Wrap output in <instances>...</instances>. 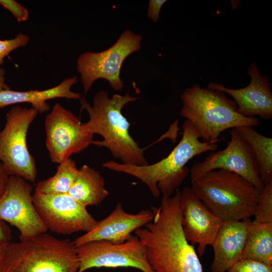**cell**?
Wrapping results in <instances>:
<instances>
[{"instance_id":"1","label":"cell","mask_w":272,"mask_h":272,"mask_svg":"<svg viewBox=\"0 0 272 272\" xmlns=\"http://www.w3.org/2000/svg\"><path fill=\"white\" fill-rule=\"evenodd\" d=\"M180 190L163 196L158 207H153L151 222L134 233L144 243L147 260L154 272H203L197 253L186 239L181 226Z\"/></svg>"},{"instance_id":"2","label":"cell","mask_w":272,"mask_h":272,"mask_svg":"<svg viewBox=\"0 0 272 272\" xmlns=\"http://www.w3.org/2000/svg\"><path fill=\"white\" fill-rule=\"evenodd\" d=\"M181 139L170 154L160 161L145 165L119 163L108 161L103 166L111 171L124 173L140 179L155 197L173 196L189 174L186 166L192 158L207 151H216L217 143L201 142L195 126L185 120Z\"/></svg>"},{"instance_id":"3","label":"cell","mask_w":272,"mask_h":272,"mask_svg":"<svg viewBox=\"0 0 272 272\" xmlns=\"http://www.w3.org/2000/svg\"><path fill=\"white\" fill-rule=\"evenodd\" d=\"M137 99L129 93L110 98L106 91L101 90L95 95L92 105L84 98L80 101L82 109L89 115V120L84 123L86 128L93 135L103 138L102 141H93L92 144L107 148L121 163L145 165L148 163L145 149L129 134L130 123L121 112L126 104Z\"/></svg>"},{"instance_id":"4","label":"cell","mask_w":272,"mask_h":272,"mask_svg":"<svg viewBox=\"0 0 272 272\" xmlns=\"http://www.w3.org/2000/svg\"><path fill=\"white\" fill-rule=\"evenodd\" d=\"M181 115L197 130L203 142L218 143L224 130L242 126H255L256 117H246L237 111V105L222 91L201 88L194 84L180 96Z\"/></svg>"},{"instance_id":"5","label":"cell","mask_w":272,"mask_h":272,"mask_svg":"<svg viewBox=\"0 0 272 272\" xmlns=\"http://www.w3.org/2000/svg\"><path fill=\"white\" fill-rule=\"evenodd\" d=\"M190 188L223 222L253 216L261 192L243 177L223 169L207 172L191 182Z\"/></svg>"},{"instance_id":"6","label":"cell","mask_w":272,"mask_h":272,"mask_svg":"<svg viewBox=\"0 0 272 272\" xmlns=\"http://www.w3.org/2000/svg\"><path fill=\"white\" fill-rule=\"evenodd\" d=\"M77 248L45 233L8 244L2 272H78Z\"/></svg>"},{"instance_id":"7","label":"cell","mask_w":272,"mask_h":272,"mask_svg":"<svg viewBox=\"0 0 272 272\" xmlns=\"http://www.w3.org/2000/svg\"><path fill=\"white\" fill-rule=\"evenodd\" d=\"M38 113L33 107L14 106L7 113L5 126L0 131V162L10 176L32 183L37 172L35 158L28 149L27 134Z\"/></svg>"},{"instance_id":"8","label":"cell","mask_w":272,"mask_h":272,"mask_svg":"<svg viewBox=\"0 0 272 272\" xmlns=\"http://www.w3.org/2000/svg\"><path fill=\"white\" fill-rule=\"evenodd\" d=\"M142 38L129 30L120 35L108 49L98 52L86 51L77 61L84 92L86 94L97 80L104 79L116 91L121 90L124 84L120 77L122 64L131 54L141 47Z\"/></svg>"},{"instance_id":"9","label":"cell","mask_w":272,"mask_h":272,"mask_svg":"<svg viewBox=\"0 0 272 272\" xmlns=\"http://www.w3.org/2000/svg\"><path fill=\"white\" fill-rule=\"evenodd\" d=\"M45 145L51 161L60 164L92 144L93 134L71 111L56 103L45 119Z\"/></svg>"},{"instance_id":"10","label":"cell","mask_w":272,"mask_h":272,"mask_svg":"<svg viewBox=\"0 0 272 272\" xmlns=\"http://www.w3.org/2000/svg\"><path fill=\"white\" fill-rule=\"evenodd\" d=\"M78 272L92 268L133 267L143 272H154L150 265L144 243L135 235L121 244L95 241L77 247Z\"/></svg>"},{"instance_id":"11","label":"cell","mask_w":272,"mask_h":272,"mask_svg":"<svg viewBox=\"0 0 272 272\" xmlns=\"http://www.w3.org/2000/svg\"><path fill=\"white\" fill-rule=\"evenodd\" d=\"M35 209L47 230L62 235L92 230L97 224L87 207L68 193L32 195Z\"/></svg>"},{"instance_id":"12","label":"cell","mask_w":272,"mask_h":272,"mask_svg":"<svg viewBox=\"0 0 272 272\" xmlns=\"http://www.w3.org/2000/svg\"><path fill=\"white\" fill-rule=\"evenodd\" d=\"M230 141L224 150L211 152L203 161L192 166L190 170L191 181L210 171L223 169L241 176L261 191L264 185L251 148L235 128L230 130Z\"/></svg>"},{"instance_id":"13","label":"cell","mask_w":272,"mask_h":272,"mask_svg":"<svg viewBox=\"0 0 272 272\" xmlns=\"http://www.w3.org/2000/svg\"><path fill=\"white\" fill-rule=\"evenodd\" d=\"M33 186L21 177L10 176L6 189L0 198V220L15 226L20 240L47 231L34 206Z\"/></svg>"},{"instance_id":"14","label":"cell","mask_w":272,"mask_h":272,"mask_svg":"<svg viewBox=\"0 0 272 272\" xmlns=\"http://www.w3.org/2000/svg\"><path fill=\"white\" fill-rule=\"evenodd\" d=\"M179 206L184 235L189 243L198 245L200 257L207 247L212 246L223 221L214 214L190 187H184L180 192Z\"/></svg>"},{"instance_id":"15","label":"cell","mask_w":272,"mask_h":272,"mask_svg":"<svg viewBox=\"0 0 272 272\" xmlns=\"http://www.w3.org/2000/svg\"><path fill=\"white\" fill-rule=\"evenodd\" d=\"M251 81L246 87L234 89L223 85L210 83L208 88L229 94L237 105V111L246 117L258 116L265 119L272 117V93L267 77L259 73L256 65L252 63L248 70Z\"/></svg>"},{"instance_id":"16","label":"cell","mask_w":272,"mask_h":272,"mask_svg":"<svg viewBox=\"0 0 272 272\" xmlns=\"http://www.w3.org/2000/svg\"><path fill=\"white\" fill-rule=\"evenodd\" d=\"M152 210H143L136 214L126 212L120 202L104 219L98 221L96 226L89 232L73 241L76 247L95 241H106L114 244H121L129 240L131 233L152 221Z\"/></svg>"},{"instance_id":"17","label":"cell","mask_w":272,"mask_h":272,"mask_svg":"<svg viewBox=\"0 0 272 272\" xmlns=\"http://www.w3.org/2000/svg\"><path fill=\"white\" fill-rule=\"evenodd\" d=\"M251 222L250 219L223 222L212 245L214 255L211 272H226L240 259Z\"/></svg>"},{"instance_id":"18","label":"cell","mask_w":272,"mask_h":272,"mask_svg":"<svg viewBox=\"0 0 272 272\" xmlns=\"http://www.w3.org/2000/svg\"><path fill=\"white\" fill-rule=\"evenodd\" d=\"M77 82L78 78L74 77L65 79L58 85L43 90H2L0 91V108L17 103H27L31 104L38 113H44L50 108L47 100L57 98L80 100L82 98L81 94L71 90L72 87Z\"/></svg>"},{"instance_id":"19","label":"cell","mask_w":272,"mask_h":272,"mask_svg":"<svg viewBox=\"0 0 272 272\" xmlns=\"http://www.w3.org/2000/svg\"><path fill=\"white\" fill-rule=\"evenodd\" d=\"M68 193L83 206H97L108 196L105 180L100 173L91 167L83 165Z\"/></svg>"},{"instance_id":"20","label":"cell","mask_w":272,"mask_h":272,"mask_svg":"<svg viewBox=\"0 0 272 272\" xmlns=\"http://www.w3.org/2000/svg\"><path fill=\"white\" fill-rule=\"evenodd\" d=\"M250 258L272 265V223L251 221L240 259Z\"/></svg>"},{"instance_id":"21","label":"cell","mask_w":272,"mask_h":272,"mask_svg":"<svg viewBox=\"0 0 272 272\" xmlns=\"http://www.w3.org/2000/svg\"><path fill=\"white\" fill-rule=\"evenodd\" d=\"M235 128L251 148L263 185L272 182V139L261 134L253 126Z\"/></svg>"},{"instance_id":"22","label":"cell","mask_w":272,"mask_h":272,"mask_svg":"<svg viewBox=\"0 0 272 272\" xmlns=\"http://www.w3.org/2000/svg\"><path fill=\"white\" fill-rule=\"evenodd\" d=\"M78 172L76 162L70 158L58 164L53 176L38 182L34 192L44 194L68 193Z\"/></svg>"},{"instance_id":"23","label":"cell","mask_w":272,"mask_h":272,"mask_svg":"<svg viewBox=\"0 0 272 272\" xmlns=\"http://www.w3.org/2000/svg\"><path fill=\"white\" fill-rule=\"evenodd\" d=\"M253 216L254 222L272 223V182L262 189Z\"/></svg>"},{"instance_id":"24","label":"cell","mask_w":272,"mask_h":272,"mask_svg":"<svg viewBox=\"0 0 272 272\" xmlns=\"http://www.w3.org/2000/svg\"><path fill=\"white\" fill-rule=\"evenodd\" d=\"M29 40V36L22 33L10 39L0 40V75H5L4 69L1 67L4 62V58L15 49L26 46Z\"/></svg>"},{"instance_id":"25","label":"cell","mask_w":272,"mask_h":272,"mask_svg":"<svg viewBox=\"0 0 272 272\" xmlns=\"http://www.w3.org/2000/svg\"><path fill=\"white\" fill-rule=\"evenodd\" d=\"M226 272H272V265L252 259L242 258Z\"/></svg>"},{"instance_id":"26","label":"cell","mask_w":272,"mask_h":272,"mask_svg":"<svg viewBox=\"0 0 272 272\" xmlns=\"http://www.w3.org/2000/svg\"><path fill=\"white\" fill-rule=\"evenodd\" d=\"M0 5L8 10L19 22L26 21L29 17L27 10L15 0H0Z\"/></svg>"},{"instance_id":"27","label":"cell","mask_w":272,"mask_h":272,"mask_svg":"<svg viewBox=\"0 0 272 272\" xmlns=\"http://www.w3.org/2000/svg\"><path fill=\"white\" fill-rule=\"evenodd\" d=\"M166 2V0H150L149 3L148 17L154 22H156L159 19L162 7Z\"/></svg>"},{"instance_id":"28","label":"cell","mask_w":272,"mask_h":272,"mask_svg":"<svg viewBox=\"0 0 272 272\" xmlns=\"http://www.w3.org/2000/svg\"><path fill=\"white\" fill-rule=\"evenodd\" d=\"M9 177L5 166L0 162V198L6 189Z\"/></svg>"},{"instance_id":"29","label":"cell","mask_w":272,"mask_h":272,"mask_svg":"<svg viewBox=\"0 0 272 272\" xmlns=\"http://www.w3.org/2000/svg\"><path fill=\"white\" fill-rule=\"evenodd\" d=\"M12 238L11 228L6 222L0 220V240L11 242Z\"/></svg>"},{"instance_id":"30","label":"cell","mask_w":272,"mask_h":272,"mask_svg":"<svg viewBox=\"0 0 272 272\" xmlns=\"http://www.w3.org/2000/svg\"><path fill=\"white\" fill-rule=\"evenodd\" d=\"M10 242L0 240V272H2L6 251L8 244Z\"/></svg>"},{"instance_id":"31","label":"cell","mask_w":272,"mask_h":272,"mask_svg":"<svg viewBox=\"0 0 272 272\" xmlns=\"http://www.w3.org/2000/svg\"><path fill=\"white\" fill-rule=\"evenodd\" d=\"M8 89H11V88L6 83L4 76L0 75V91Z\"/></svg>"}]
</instances>
